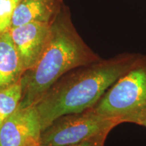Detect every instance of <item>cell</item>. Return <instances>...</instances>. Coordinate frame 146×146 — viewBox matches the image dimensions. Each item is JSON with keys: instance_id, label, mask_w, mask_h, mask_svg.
<instances>
[{"instance_id": "obj_9", "label": "cell", "mask_w": 146, "mask_h": 146, "mask_svg": "<svg viewBox=\"0 0 146 146\" xmlns=\"http://www.w3.org/2000/svg\"><path fill=\"white\" fill-rule=\"evenodd\" d=\"M22 95L21 81L0 91V127L18 108Z\"/></svg>"}, {"instance_id": "obj_8", "label": "cell", "mask_w": 146, "mask_h": 146, "mask_svg": "<svg viewBox=\"0 0 146 146\" xmlns=\"http://www.w3.org/2000/svg\"><path fill=\"white\" fill-rule=\"evenodd\" d=\"M24 72L10 30L0 34V91L21 81Z\"/></svg>"}, {"instance_id": "obj_14", "label": "cell", "mask_w": 146, "mask_h": 146, "mask_svg": "<svg viewBox=\"0 0 146 146\" xmlns=\"http://www.w3.org/2000/svg\"><path fill=\"white\" fill-rule=\"evenodd\" d=\"M18 1H20V0H18Z\"/></svg>"}, {"instance_id": "obj_12", "label": "cell", "mask_w": 146, "mask_h": 146, "mask_svg": "<svg viewBox=\"0 0 146 146\" xmlns=\"http://www.w3.org/2000/svg\"><path fill=\"white\" fill-rule=\"evenodd\" d=\"M141 127H145V128H146V118L145 120H143V123H141Z\"/></svg>"}, {"instance_id": "obj_3", "label": "cell", "mask_w": 146, "mask_h": 146, "mask_svg": "<svg viewBox=\"0 0 146 146\" xmlns=\"http://www.w3.org/2000/svg\"><path fill=\"white\" fill-rule=\"evenodd\" d=\"M89 110L102 117L141 126L146 118V55L118 79Z\"/></svg>"}, {"instance_id": "obj_13", "label": "cell", "mask_w": 146, "mask_h": 146, "mask_svg": "<svg viewBox=\"0 0 146 146\" xmlns=\"http://www.w3.org/2000/svg\"><path fill=\"white\" fill-rule=\"evenodd\" d=\"M39 146H48V145H41V144H40V145H39Z\"/></svg>"}, {"instance_id": "obj_6", "label": "cell", "mask_w": 146, "mask_h": 146, "mask_svg": "<svg viewBox=\"0 0 146 146\" xmlns=\"http://www.w3.org/2000/svg\"><path fill=\"white\" fill-rule=\"evenodd\" d=\"M51 24L31 23L10 29L25 72L39 61L48 41Z\"/></svg>"}, {"instance_id": "obj_10", "label": "cell", "mask_w": 146, "mask_h": 146, "mask_svg": "<svg viewBox=\"0 0 146 146\" xmlns=\"http://www.w3.org/2000/svg\"><path fill=\"white\" fill-rule=\"evenodd\" d=\"M18 0H0V34L12 27V18Z\"/></svg>"}, {"instance_id": "obj_7", "label": "cell", "mask_w": 146, "mask_h": 146, "mask_svg": "<svg viewBox=\"0 0 146 146\" xmlns=\"http://www.w3.org/2000/svg\"><path fill=\"white\" fill-rule=\"evenodd\" d=\"M64 5L63 0H20L14 10L11 28L31 23L52 24Z\"/></svg>"}, {"instance_id": "obj_2", "label": "cell", "mask_w": 146, "mask_h": 146, "mask_svg": "<svg viewBox=\"0 0 146 146\" xmlns=\"http://www.w3.org/2000/svg\"><path fill=\"white\" fill-rule=\"evenodd\" d=\"M100 59L78 34L71 19L70 10L64 4L51 24L48 41L39 61L22 76L23 95L18 108L34 106L69 71Z\"/></svg>"}, {"instance_id": "obj_4", "label": "cell", "mask_w": 146, "mask_h": 146, "mask_svg": "<svg viewBox=\"0 0 146 146\" xmlns=\"http://www.w3.org/2000/svg\"><path fill=\"white\" fill-rule=\"evenodd\" d=\"M120 125L116 120L102 117L88 110L64 115L41 132V145L68 146L102 134H109Z\"/></svg>"}, {"instance_id": "obj_5", "label": "cell", "mask_w": 146, "mask_h": 146, "mask_svg": "<svg viewBox=\"0 0 146 146\" xmlns=\"http://www.w3.org/2000/svg\"><path fill=\"white\" fill-rule=\"evenodd\" d=\"M41 131L34 106L18 108L0 127V146L39 145Z\"/></svg>"}, {"instance_id": "obj_1", "label": "cell", "mask_w": 146, "mask_h": 146, "mask_svg": "<svg viewBox=\"0 0 146 146\" xmlns=\"http://www.w3.org/2000/svg\"><path fill=\"white\" fill-rule=\"evenodd\" d=\"M140 54L125 52L69 71L34 105L41 130L64 115L92 108L106 91L130 69ZM41 131V132H42Z\"/></svg>"}, {"instance_id": "obj_11", "label": "cell", "mask_w": 146, "mask_h": 146, "mask_svg": "<svg viewBox=\"0 0 146 146\" xmlns=\"http://www.w3.org/2000/svg\"><path fill=\"white\" fill-rule=\"evenodd\" d=\"M107 136L108 134H102L89 139L85 141H81L80 143L68 146H104Z\"/></svg>"}, {"instance_id": "obj_15", "label": "cell", "mask_w": 146, "mask_h": 146, "mask_svg": "<svg viewBox=\"0 0 146 146\" xmlns=\"http://www.w3.org/2000/svg\"><path fill=\"white\" fill-rule=\"evenodd\" d=\"M39 145H36V146H39Z\"/></svg>"}]
</instances>
